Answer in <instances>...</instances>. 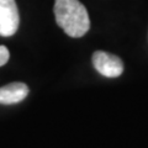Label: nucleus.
<instances>
[{"instance_id": "obj_5", "label": "nucleus", "mask_w": 148, "mask_h": 148, "mask_svg": "<svg viewBox=\"0 0 148 148\" xmlns=\"http://www.w3.org/2000/svg\"><path fill=\"white\" fill-rule=\"evenodd\" d=\"M10 58V52L5 46H0V67L5 66Z\"/></svg>"}, {"instance_id": "obj_1", "label": "nucleus", "mask_w": 148, "mask_h": 148, "mask_svg": "<svg viewBox=\"0 0 148 148\" xmlns=\"http://www.w3.org/2000/svg\"><path fill=\"white\" fill-rule=\"evenodd\" d=\"M54 16L57 25L68 36L79 38L90 29V18L79 0H56Z\"/></svg>"}, {"instance_id": "obj_3", "label": "nucleus", "mask_w": 148, "mask_h": 148, "mask_svg": "<svg viewBox=\"0 0 148 148\" xmlns=\"http://www.w3.org/2000/svg\"><path fill=\"white\" fill-rule=\"evenodd\" d=\"M92 66L101 75L108 78H117L123 72L121 58L104 51H96L92 54Z\"/></svg>"}, {"instance_id": "obj_2", "label": "nucleus", "mask_w": 148, "mask_h": 148, "mask_svg": "<svg viewBox=\"0 0 148 148\" xmlns=\"http://www.w3.org/2000/svg\"><path fill=\"white\" fill-rule=\"evenodd\" d=\"M20 25V15L15 0H0V36L15 35Z\"/></svg>"}, {"instance_id": "obj_4", "label": "nucleus", "mask_w": 148, "mask_h": 148, "mask_svg": "<svg viewBox=\"0 0 148 148\" xmlns=\"http://www.w3.org/2000/svg\"><path fill=\"white\" fill-rule=\"evenodd\" d=\"M29 86L25 83L15 82L0 88V104L11 105L22 101L29 95Z\"/></svg>"}]
</instances>
